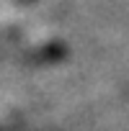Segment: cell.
<instances>
[{"instance_id":"obj_1","label":"cell","mask_w":129,"mask_h":131,"mask_svg":"<svg viewBox=\"0 0 129 131\" xmlns=\"http://www.w3.org/2000/svg\"><path fill=\"white\" fill-rule=\"evenodd\" d=\"M16 3H29V0H16Z\"/></svg>"}]
</instances>
